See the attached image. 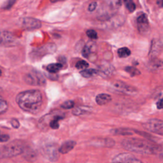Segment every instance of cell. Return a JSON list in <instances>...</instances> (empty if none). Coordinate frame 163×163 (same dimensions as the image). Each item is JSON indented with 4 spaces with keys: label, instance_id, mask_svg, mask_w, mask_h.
<instances>
[{
    "label": "cell",
    "instance_id": "cell-1",
    "mask_svg": "<svg viewBox=\"0 0 163 163\" xmlns=\"http://www.w3.org/2000/svg\"><path fill=\"white\" fill-rule=\"evenodd\" d=\"M15 100L19 107L24 111L36 113L42 107L43 97L39 90L32 89L19 93Z\"/></svg>",
    "mask_w": 163,
    "mask_h": 163
},
{
    "label": "cell",
    "instance_id": "cell-2",
    "mask_svg": "<svg viewBox=\"0 0 163 163\" xmlns=\"http://www.w3.org/2000/svg\"><path fill=\"white\" fill-rule=\"evenodd\" d=\"M122 145L128 151L144 155L156 154L158 148L152 143L139 138H128L122 141Z\"/></svg>",
    "mask_w": 163,
    "mask_h": 163
},
{
    "label": "cell",
    "instance_id": "cell-3",
    "mask_svg": "<svg viewBox=\"0 0 163 163\" xmlns=\"http://www.w3.org/2000/svg\"><path fill=\"white\" fill-rule=\"evenodd\" d=\"M23 151V144L20 142L13 141L2 146L0 152V157L2 159L13 157L20 155Z\"/></svg>",
    "mask_w": 163,
    "mask_h": 163
},
{
    "label": "cell",
    "instance_id": "cell-4",
    "mask_svg": "<svg viewBox=\"0 0 163 163\" xmlns=\"http://www.w3.org/2000/svg\"><path fill=\"white\" fill-rule=\"evenodd\" d=\"M25 82L31 85L44 86L46 80L42 73L38 71H31L24 77Z\"/></svg>",
    "mask_w": 163,
    "mask_h": 163
},
{
    "label": "cell",
    "instance_id": "cell-5",
    "mask_svg": "<svg viewBox=\"0 0 163 163\" xmlns=\"http://www.w3.org/2000/svg\"><path fill=\"white\" fill-rule=\"evenodd\" d=\"M147 131L159 135H163V121L157 119H150L143 124Z\"/></svg>",
    "mask_w": 163,
    "mask_h": 163
},
{
    "label": "cell",
    "instance_id": "cell-6",
    "mask_svg": "<svg viewBox=\"0 0 163 163\" xmlns=\"http://www.w3.org/2000/svg\"><path fill=\"white\" fill-rule=\"evenodd\" d=\"M56 51V46L54 44H49L40 47L32 54V57L36 59L38 58H42L45 55L53 54Z\"/></svg>",
    "mask_w": 163,
    "mask_h": 163
},
{
    "label": "cell",
    "instance_id": "cell-7",
    "mask_svg": "<svg viewBox=\"0 0 163 163\" xmlns=\"http://www.w3.org/2000/svg\"><path fill=\"white\" fill-rule=\"evenodd\" d=\"M21 26L24 29L34 30L42 27V22L35 18L25 17L21 21Z\"/></svg>",
    "mask_w": 163,
    "mask_h": 163
},
{
    "label": "cell",
    "instance_id": "cell-8",
    "mask_svg": "<svg viewBox=\"0 0 163 163\" xmlns=\"http://www.w3.org/2000/svg\"><path fill=\"white\" fill-rule=\"evenodd\" d=\"M138 29L141 34L145 35L149 31V22L147 16L145 14H142L137 19Z\"/></svg>",
    "mask_w": 163,
    "mask_h": 163
},
{
    "label": "cell",
    "instance_id": "cell-9",
    "mask_svg": "<svg viewBox=\"0 0 163 163\" xmlns=\"http://www.w3.org/2000/svg\"><path fill=\"white\" fill-rule=\"evenodd\" d=\"M113 162H142L139 159H136L132 154L124 153L117 155L112 160Z\"/></svg>",
    "mask_w": 163,
    "mask_h": 163
},
{
    "label": "cell",
    "instance_id": "cell-10",
    "mask_svg": "<svg viewBox=\"0 0 163 163\" xmlns=\"http://www.w3.org/2000/svg\"><path fill=\"white\" fill-rule=\"evenodd\" d=\"M113 87L122 93H126L128 94L136 93V90L135 88L129 86L123 82H116L113 84Z\"/></svg>",
    "mask_w": 163,
    "mask_h": 163
},
{
    "label": "cell",
    "instance_id": "cell-11",
    "mask_svg": "<svg viewBox=\"0 0 163 163\" xmlns=\"http://www.w3.org/2000/svg\"><path fill=\"white\" fill-rule=\"evenodd\" d=\"M58 152L56 148L52 146H47L44 150V154L46 158L52 161H55L58 159L59 155Z\"/></svg>",
    "mask_w": 163,
    "mask_h": 163
},
{
    "label": "cell",
    "instance_id": "cell-12",
    "mask_svg": "<svg viewBox=\"0 0 163 163\" xmlns=\"http://www.w3.org/2000/svg\"><path fill=\"white\" fill-rule=\"evenodd\" d=\"M15 39L13 38L12 34L9 32L5 31L2 33L1 36V44L4 45H12L14 44Z\"/></svg>",
    "mask_w": 163,
    "mask_h": 163
},
{
    "label": "cell",
    "instance_id": "cell-13",
    "mask_svg": "<svg viewBox=\"0 0 163 163\" xmlns=\"http://www.w3.org/2000/svg\"><path fill=\"white\" fill-rule=\"evenodd\" d=\"M77 143L74 141H67L66 142H64L61 146V147L59 149V152L61 154H67L69 152H70L71 150L73 149V148L75 147V146L76 145Z\"/></svg>",
    "mask_w": 163,
    "mask_h": 163
},
{
    "label": "cell",
    "instance_id": "cell-14",
    "mask_svg": "<svg viewBox=\"0 0 163 163\" xmlns=\"http://www.w3.org/2000/svg\"><path fill=\"white\" fill-rule=\"evenodd\" d=\"M112 101V97L108 94H100L96 97V101L97 104L104 105Z\"/></svg>",
    "mask_w": 163,
    "mask_h": 163
},
{
    "label": "cell",
    "instance_id": "cell-15",
    "mask_svg": "<svg viewBox=\"0 0 163 163\" xmlns=\"http://www.w3.org/2000/svg\"><path fill=\"white\" fill-rule=\"evenodd\" d=\"M63 68V65L61 63H52L48 64L46 67V70L51 73H56L60 71Z\"/></svg>",
    "mask_w": 163,
    "mask_h": 163
},
{
    "label": "cell",
    "instance_id": "cell-16",
    "mask_svg": "<svg viewBox=\"0 0 163 163\" xmlns=\"http://www.w3.org/2000/svg\"><path fill=\"white\" fill-rule=\"evenodd\" d=\"M97 72H98V71L94 69H84L80 71V74L85 78H90L97 74Z\"/></svg>",
    "mask_w": 163,
    "mask_h": 163
},
{
    "label": "cell",
    "instance_id": "cell-17",
    "mask_svg": "<svg viewBox=\"0 0 163 163\" xmlns=\"http://www.w3.org/2000/svg\"><path fill=\"white\" fill-rule=\"evenodd\" d=\"M117 54L120 58H127V57L131 55V52L128 48L122 47L119 48L117 51Z\"/></svg>",
    "mask_w": 163,
    "mask_h": 163
},
{
    "label": "cell",
    "instance_id": "cell-18",
    "mask_svg": "<svg viewBox=\"0 0 163 163\" xmlns=\"http://www.w3.org/2000/svg\"><path fill=\"white\" fill-rule=\"evenodd\" d=\"M93 46L92 45H86L82 50V55L84 58H88L90 57L93 51Z\"/></svg>",
    "mask_w": 163,
    "mask_h": 163
},
{
    "label": "cell",
    "instance_id": "cell-19",
    "mask_svg": "<svg viewBox=\"0 0 163 163\" xmlns=\"http://www.w3.org/2000/svg\"><path fill=\"white\" fill-rule=\"evenodd\" d=\"M125 70L126 72L129 73V75L131 77H135V76H138L141 74L140 71L138 70L137 68L133 66H126L125 68Z\"/></svg>",
    "mask_w": 163,
    "mask_h": 163
},
{
    "label": "cell",
    "instance_id": "cell-20",
    "mask_svg": "<svg viewBox=\"0 0 163 163\" xmlns=\"http://www.w3.org/2000/svg\"><path fill=\"white\" fill-rule=\"evenodd\" d=\"M62 119L61 116H56L54 117V119L53 120H52L50 122L49 126L50 127L53 129H58L59 127V120H61Z\"/></svg>",
    "mask_w": 163,
    "mask_h": 163
},
{
    "label": "cell",
    "instance_id": "cell-21",
    "mask_svg": "<svg viewBox=\"0 0 163 163\" xmlns=\"http://www.w3.org/2000/svg\"><path fill=\"white\" fill-rule=\"evenodd\" d=\"M124 2L127 9L130 12H133L136 10V5L133 0H124Z\"/></svg>",
    "mask_w": 163,
    "mask_h": 163
},
{
    "label": "cell",
    "instance_id": "cell-22",
    "mask_svg": "<svg viewBox=\"0 0 163 163\" xmlns=\"http://www.w3.org/2000/svg\"><path fill=\"white\" fill-rule=\"evenodd\" d=\"M74 106H75V103L74 102H73V101H71V100H68V101L64 102L61 105V107L62 108H63V109L68 110V109H71V108L74 107Z\"/></svg>",
    "mask_w": 163,
    "mask_h": 163
},
{
    "label": "cell",
    "instance_id": "cell-23",
    "mask_svg": "<svg viewBox=\"0 0 163 163\" xmlns=\"http://www.w3.org/2000/svg\"><path fill=\"white\" fill-rule=\"evenodd\" d=\"M75 66L78 70H84V69H86L89 66V64L85 61L82 60L77 63Z\"/></svg>",
    "mask_w": 163,
    "mask_h": 163
},
{
    "label": "cell",
    "instance_id": "cell-24",
    "mask_svg": "<svg viewBox=\"0 0 163 163\" xmlns=\"http://www.w3.org/2000/svg\"><path fill=\"white\" fill-rule=\"evenodd\" d=\"M17 0H7L2 5V9L5 10H9L15 4Z\"/></svg>",
    "mask_w": 163,
    "mask_h": 163
},
{
    "label": "cell",
    "instance_id": "cell-25",
    "mask_svg": "<svg viewBox=\"0 0 163 163\" xmlns=\"http://www.w3.org/2000/svg\"><path fill=\"white\" fill-rule=\"evenodd\" d=\"M87 113V110L82 108H76L73 111V113L74 114L75 116H82L84 114H86Z\"/></svg>",
    "mask_w": 163,
    "mask_h": 163
},
{
    "label": "cell",
    "instance_id": "cell-26",
    "mask_svg": "<svg viewBox=\"0 0 163 163\" xmlns=\"http://www.w3.org/2000/svg\"><path fill=\"white\" fill-rule=\"evenodd\" d=\"M8 110V104L6 101L3 100L2 98L0 102V113L3 114Z\"/></svg>",
    "mask_w": 163,
    "mask_h": 163
},
{
    "label": "cell",
    "instance_id": "cell-27",
    "mask_svg": "<svg viewBox=\"0 0 163 163\" xmlns=\"http://www.w3.org/2000/svg\"><path fill=\"white\" fill-rule=\"evenodd\" d=\"M86 34L89 38L92 40H96L97 38V34L96 31L93 29H89L86 32Z\"/></svg>",
    "mask_w": 163,
    "mask_h": 163
},
{
    "label": "cell",
    "instance_id": "cell-28",
    "mask_svg": "<svg viewBox=\"0 0 163 163\" xmlns=\"http://www.w3.org/2000/svg\"><path fill=\"white\" fill-rule=\"evenodd\" d=\"M114 134L116 135H130L132 133L128 131L127 129H116L115 131L113 132Z\"/></svg>",
    "mask_w": 163,
    "mask_h": 163
},
{
    "label": "cell",
    "instance_id": "cell-29",
    "mask_svg": "<svg viewBox=\"0 0 163 163\" xmlns=\"http://www.w3.org/2000/svg\"><path fill=\"white\" fill-rule=\"evenodd\" d=\"M11 124L13 128L17 129L20 126L19 122L17 119H13L11 120Z\"/></svg>",
    "mask_w": 163,
    "mask_h": 163
},
{
    "label": "cell",
    "instance_id": "cell-30",
    "mask_svg": "<svg viewBox=\"0 0 163 163\" xmlns=\"http://www.w3.org/2000/svg\"><path fill=\"white\" fill-rule=\"evenodd\" d=\"M96 7H97V3L96 2H93L89 5L88 10L89 12H93L96 10Z\"/></svg>",
    "mask_w": 163,
    "mask_h": 163
},
{
    "label": "cell",
    "instance_id": "cell-31",
    "mask_svg": "<svg viewBox=\"0 0 163 163\" xmlns=\"http://www.w3.org/2000/svg\"><path fill=\"white\" fill-rule=\"evenodd\" d=\"M0 138H1V142H6L9 140L10 136L9 135L5 134V135H2Z\"/></svg>",
    "mask_w": 163,
    "mask_h": 163
},
{
    "label": "cell",
    "instance_id": "cell-32",
    "mask_svg": "<svg viewBox=\"0 0 163 163\" xmlns=\"http://www.w3.org/2000/svg\"><path fill=\"white\" fill-rule=\"evenodd\" d=\"M153 67H154L155 68H161L162 66H163V62H159V61H156V62H154V64L152 65Z\"/></svg>",
    "mask_w": 163,
    "mask_h": 163
},
{
    "label": "cell",
    "instance_id": "cell-33",
    "mask_svg": "<svg viewBox=\"0 0 163 163\" xmlns=\"http://www.w3.org/2000/svg\"><path fill=\"white\" fill-rule=\"evenodd\" d=\"M156 105L158 109H163V97L158 100L156 103Z\"/></svg>",
    "mask_w": 163,
    "mask_h": 163
},
{
    "label": "cell",
    "instance_id": "cell-34",
    "mask_svg": "<svg viewBox=\"0 0 163 163\" xmlns=\"http://www.w3.org/2000/svg\"><path fill=\"white\" fill-rule=\"evenodd\" d=\"M161 6L162 7H163V0H162V2H161Z\"/></svg>",
    "mask_w": 163,
    "mask_h": 163
}]
</instances>
